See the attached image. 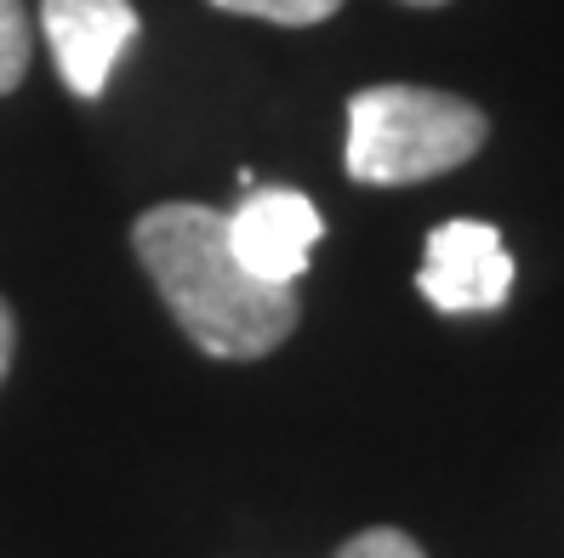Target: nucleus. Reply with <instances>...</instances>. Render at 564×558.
<instances>
[{"label": "nucleus", "mask_w": 564, "mask_h": 558, "mask_svg": "<svg viewBox=\"0 0 564 558\" xmlns=\"http://www.w3.org/2000/svg\"><path fill=\"white\" fill-rule=\"evenodd\" d=\"M41 35L63 86L97 103L109 91L115 63L138 41V7L131 0H41Z\"/></svg>", "instance_id": "20e7f679"}, {"label": "nucleus", "mask_w": 564, "mask_h": 558, "mask_svg": "<svg viewBox=\"0 0 564 558\" xmlns=\"http://www.w3.org/2000/svg\"><path fill=\"white\" fill-rule=\"evenodd\" d=\"M212 7L235 12V18H262V23H280V29H308L325 23L343 0H212Z\"/></svg>", "instance_id": "0eeeda50"}, {"label": "nucleus", "mask_w": 564, "mask_h": 558, "mask_svg": "<svg viewBox=\"0 0 564 558\" xmlns=\"http://www.w3.org/2000/svg\"><path fill=\"white\" fill-rule=\"evenodd\" d=\"M405 7H445V0H405Z\"/></svg>", "instance_id": "9d476101"}, {"label": "nucleus", "mask_w": 564, "mask_h": 558, "mask_svg": "<svg viewBox=\"0 0 564 558\" xmlns=\"http://www.w3.org/2000/svg\"><path fill=\"white\" fill-rule=\"evenodd\" d=\"M337 558H427L405 530H393V524H371V530H359L337 547Z\"/></svg>", "instance_id": "6e6552de"}, {"label": "nucleus", "mask_w": 564, "mask_h": 558, "mask_svg": "<svg viewBox=\"0 0 564 558\" xmlns=\"http://www.w3.org/2000/svg\"><path fill=\"white\" fill-rule=\"evenodd\" d=\"M416 291L440 314H490L513 297V256L496 222L456 217L427 234Z\"/></svg>", "instance_id": "7ed1b4c3"}, {"label": "nucleus", "mask_w": 564, "mask_h": 558, "mask_svg": "<svg viewBox=\"0 0 564 558\" xmlns=\"http://www.w3.org/2000/svg\"><path fill=\"white\" fill-rule=\"evenodd\" d=\"M35 57V29H29L23 0H0V97L18 91Z\"/></svg>", "instance_id": "423d86ee"}, {"label": "nucleus", "mask_w": 564, "mask_h": 558, "mask_svg": "<svg viewBox=\"0 0 564 558\" xmlns=\"http://www.w3.org/2000/svg\"><path fill=\"white\" fill-rule=\"evenodd\" d=\"M12 353H18V319H12L7 297H0V382H7V371H12Z\"/></svg>", "instance_id": "1a4fd4ad"}, {"label": "nucleus", "mask_w": 564, "mask_h": 558, "mask_svg": "<svg viewBox=\"0 0 564 558\" xmlns=\"http://www.w3.org/2000/svg\"><path fill=\"white\" fill-rule=\"evenodd\" d=\"M325 234V217L303 188H251V200L228 217V245L246 262V274L269 285H296L314 262V245Z\"/></svg>", "instance_id": "39448f33"}, {"label": "nucleus", "mask_w": 564, "mask_h": 558, "mask_svg": "<svg viewBox=\"0 0 564 558\" xmlns=\"http://www.w3.org/2000/svg\"><path fill=\"white\" fill-rule=\"evenodd\" d=\"M131 251L149 269L160 303L172 308L177 331L212 359H262L274 353L303 308L291 285H269L246 274V262L228 245V211L165 200L131 222Z\"/></svg>", "instance_id": "f257e3e1"}, {"label": "nucleus", "mask_w": 564, "mask_h": 558, "mask_svg": "<svg viewBox=\"0 0 564 558\" xmlns=\"http://www.w3.org/2000/svg\"><path fill=\"white\" fill-rule=\"evenodd\" d=\"M490 120L479 103L434 86H365L348 97V154L354 183L405 188L445 177L485 149Z\"/></svg>", "instance_id": "f03ea898"}]
</instances>
